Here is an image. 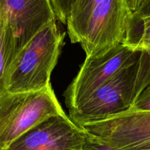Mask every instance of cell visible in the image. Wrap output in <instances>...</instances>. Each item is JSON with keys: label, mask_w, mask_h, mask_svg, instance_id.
I'll use <instances>...</instances> for the list:
<instances>
[{"label": "cell", "mask_w": 150, "mask_h": 150, "mask_svg": "<svg viewBox=\"0 0 150 150\" xmlns=\"http://www.w3.org/2000/svg\"><path fill=\"white\" fill-rule=\"evenodd\" d=\"M150 83V56L142 51L133 63L100 86L70 118L78 125L95 122L127 112Z\"/></svg>", "instance_id": "1"}, {"label": "cell", "mask_w": 150, "mask_h": 150, "mask_svg": "<svg viewBox=\"0 0 150 150\" xmlns=\"http://www.w3.org/2000/svg\"><path fill=\"white\" fill-rule=\"evenodd\" d=\"M64 32L54 21L44 27L18 52L5 77V92L42 90L51 85V76L58 61Z\"/></svg>", "instance_id": "2"}, {"label": "cell", "mask_w": 150, "mask_h": 150, "mask_svg": "<svg viewBox=\"0 0 150 150\" xmlns=\"http://www.w3.org/2000/svg\"><path fill=\"white\" fill-rule=\"evenodd\" d=\"M64 113L51 84L36 92H4L0 95V150L48 117Z\"/></svg>", "instance_id": "3"}, {"label": "cell", "mask_w": 150, "mask_h": 150, "mask_svg": "<svg viewBox=\"0 0 150 150\" xmlns=\"http://www.w3.org/2000/svg\"><path fill=\"white\" fill-rule=\"evenodd\" d=\"M132 11L127 0H103L84 23L70 36L90 57L124 42Z\"/></svg>", "instance_id": "4"}, {"label": "cell", "mask_w": 150, "mask_h": 150, "mask_svg": "<svg viewBox=\"0 0 150 150\" xmlns=\"http://www.w3.org/2000/svg\"><path fill=\"white\" fill-rule=\"evenodd\" d=\"M142 50L122 42L104 52L86 57L77 76L64 92L66 105L73 111L100 86L134 62Z\"/></svg>", "instance_id": "5"}, {"label": "cell", "mask_w": 150, "mask_h": 150, "mask_svg": "<svg viewBox=\"0 0 150 150\" xmlns=\"http://www.w3.org/2000/svg\"><path fill=\"white\" fill-rule=\"evenodd\" d=\"M90 137L122 150H150V111L130 110L80 125Z\"/></svg>", "instance_id": "6"}, {"label": "cell", "mask_w": 150, "mask_h": 150, "mask_svg": "<svg viewBox=\"0 0 150 150\" xmlns=\"http://www.w3.org/2000/svg\"><path fill=\"white\" fill-rule=\"evenodd\" d=\"M86 136L64 113L41 122L4 150H82Z\"/></svg>", "instance_id": "7"}, {"label": "cell", "mask_w": 150, "mask_h": 150, "mask_svg": "<svg viewBox=\"0 0 150 150\" xmlns=\"http://www.w3.org/2000/svg\"><path fill=\"white\" fill-rule=\"evenodd\" d=\"M1 4L14 35L17 53L57 19L51 0H1Z\"/></svg>", "instance_id": "8"}, {"label": "cell", "mask_w": 150, "mask_h": 150, "mask_svg": "<svg viewBox=\"0 0 150 150\" xmlns=\"http://www.w3.org/2000/svg\"><path fill=\"white\" fill-rule=\"evenodd\" d=\"M123 42L146 51L150 56V0H145L136 12L132 13Z\"/></svg>", "instance_id": "9"}, {"label": "cell", "mask_w": 150, "mask_h": 150, "mask_svg": "<svg viewBox=\"0 0 150 150\" xmlns=\"http://www.w3.org/2000/svg\"><path fill=\"white\" fill-rule=\"evenodd\" d=\"M16 54L14 35L0 0V95L5 92L6 74Z\"/></svg>", "instance_id": "10"}, {"label": "cell", "mask_w": 150, "mask_h": 150, "mask_svg": "<svg viewBox=\"0 0 150 150\" xmlns=\"http://www.w3.org/2000/svg\"><path fill=\"white\" fill-rule=\"evenodd\" d=\"M103 0H77L72 7L67 21L69 37L75 33L84 23L93 9Z\"/></svg>", "instance_id": "11"}, {"label": "cell", "mask_w": 150, "mask_h": 150, "mask_svg": "<svg viewBox=\"0 0 150 150\" xmlns=\"http://www.w3.org/2000/svg\"><path fill=\"white\" fill-rule=\"evenodd\" d=\"M77 0H51L57 18L63 24H67L72 7Z\"/></svg>", "instance_id": "12"}, {"label": "cell", "mask_w": 150, "mask_h": 150, "mask_svg": "<svg viewBox=\"0 0 150 150\" xmlns=\"http://www.w3.org/2000/svg\"><path fill=\"white\" fill-rule=\"evenodd\" d=\"M131 110L150 111V83L140 94Z\"/></svg>", "instance_id": "13"}, {"label": "cell", "mask_w": 150, "mask_h": 150, "mask_svg": "<svg viewBox=\"0 0 150 150\" xmlns=\"http://www.w3.org/2000/svg\"><path fill=\"white\" fill-rule=\"evenodd\" d=\"M82 150H122L102 143L86 134Z\"/></svg>", "instance_id": "14"}, {"label": "cell", "mask_w": 150, "mask_h": 150, "mask_svg": "<svg viewBox=\"0 0 150 150\" xmlns=\"http://www.w3.org/2000/svg\"><path fill=\"white\" fill-rule=\"evenodd\" d=\"M127 1H128L129 6H130V8L131 10L132 13H134L141 7L142 3L145 0H127Z\"/></svg>", "instance_id": "15"}]
</instances>
